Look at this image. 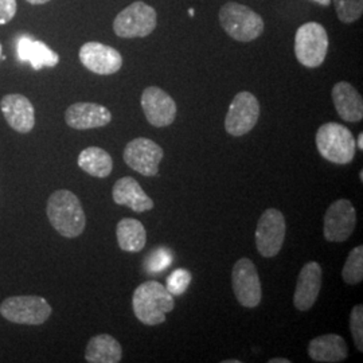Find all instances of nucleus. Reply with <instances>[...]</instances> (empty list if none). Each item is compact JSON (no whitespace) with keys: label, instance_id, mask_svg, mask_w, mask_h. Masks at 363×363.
I'll list each match as a JSON object with an SVG mask.
<instances>
[{"label":"nucleus","instance_id":"nucleus-1","mask_svg":"<svg viewBox=\"0 0 363 363\" xmlns=\"http://www.w3.org/2000/svg\"><path fill=\"white\" fill-rule=\"evenodd\" d=\"M48 218L52 228L65 238H76L84 233L86 216L77 195L69 190L54 191L48 201Z\"/></svg>","mask_w":363,"mask_h":363},{"label":"nucleus","instance_id":"nucleus-2","mask_svg":"<svg viewBox=\"0 0 363 363\" xmlns=\"http://www.w3.org/2000/svg\"><path fill=\"white\" fill-rule=\"evenodd\" d=\"M175 307L174 296L167 288L157 281H145L138 286L132 296L135 316L145 325H162L166 322V313Z\"/></svg>","mask_w":363,"mask_h":363},{"label":"nucleus","instance_id":"nucleus-3","mask_svg":"<svg viewBox=\"0 0 363 363\" xmlns=\"http://www.w3.org/2000/svg\"><path fill=\"white\" fill-rule=\"evenodd\" d=\"M315 140L319 154L334 164H349L355 156V138L339 123L323 124L316 132Z\"/></svg>","mask_w":363,"mask_h":363},{"label":"nucleus","instance_id":"nucleus-4","mask_svg":"<svg viewBox=\"0 0 363 363\" xmlns=\"http://www.w3.org/2000/svg\"><path fill=\"white\" fill-rule=\"evenodd\" d=\"M218 18L226 34L238 42L255 40L264 33V21L259 13L235 1L223 4Z\"/></svg>","mask_w":363,"mask_h":363},{"label":"nucleus","instance_id":"nucleus-5","mask_svg":"<svg viewBox=\"0 0 363 363\" xmlns=\"http://www.w3.org/2000/svg\"><path fill=\"white\" fill-rule=\"evenodd\" d=\"M52 312V306L46 298L34 295L11 296L0 304V315L15 325H43Z\"/></svg>","mask_w":363,"mask_h":363},{"label":"nucleus","instance_id":"nucleus-6","mask_svg":"<svg viewBox=\"0 0 363 363\" xmlns=\"http://www.w3.org/2000/svg\"><path fill=\"white\" fill-rule=\"evenodd\" d=\"M328 52V35L325 26L308 22L298 27L295 34V54L298 62L315 69L325 62Z\"/></svg>","mask_w":363,"mask_h":363},{"label":"nucleus","instance_id":"nucleus-7","mask_svg":"<svg viewBox=\"0 0 363 363\" xmlns=\"http://www.w3.org/2000/svg\"><path fill=\"white\" fill-rule=\"evenodd\" d=\"M157 23L155 9L144 1H135L118 13L113 30L120 38H144L154 33Z\"/></svg>","mask_w":363,"mask_h":363},{"label":"nucleus","instance_id":"nucleus-8","mask_svg":"<svg viewBox=\"0 0 363 363\" xmlns=\"http://www.w3.org/2000/svg\"><path fill=\"white\" fill-rule=\"evenodd\" d=\"M286 218L277 208H267L256 228V247L259 255L272 259L281 250L286 238Z\"/></svg>","mask_w":363,"mask_h":363},{"label":"nucleus","instance_id":"nucleus-9","mask_svg":"<svg viewBox=\"0 0 363 363\" xmlns=\"http://www.w3.org/2000/svg\"><path fill=\"white\" fill-rule=\"evenodd\" d=\"M259 103L250 91H240L229 106L225 130L232 136H242L253 130L259 121Z\"/></svg>","mask_w":363,"mask_h":363},{"label":"nucleus","instance_id":"nucleus-10","mask_svg":"<svg viewBox=\"0 0 363 363\" xmlns=\"http://www.w3.org/2000/svg\"><path fill=\"white\" fill-rule=\"evenodd\" d=\"M232 286L235 298L242 307L255 308L261 303V281L253 261L244 257L234 264Z\"/></svg>","mask_w":363,"mask_h":363},{"label":"nucleus","instance_id":"nucleus-11","mask_svg":"<svg viewBox=\"0 0 363 363\" xmlns=\"http://www.w3.org/2000/svg\"><path fill=\"white\" fill-rule=\"evenodd\" d=\"M163 156V148L147 138L133 139L125 145L123 154L125 164L144 177H154L159 172Z\"/></svg>","mask_w":363,"mask_h":363},{"label":"nucleus","instance_id":"nucleus-12","mask_svg":"<svg viewBox=\"0 0 363 363\" xmlns=\"http://www.w3.org/2000/svg\"><path fill=\"white\" fill-rule=\"evenodd\" d=\"M357 225V211L347 199H337L325 214V238L330 242H343L350 238Z\"/></svg>","mask_w":363,"mask_h":363},{"label":"nucleus","instance_id":"nucleus-13","mask_svg":"<svg viewBox=\"0 0 363 363\" xmlns=\"http://www.w3.org/2000/svg\"><path fill=\"white\" fill-rule=\"evenodd\" d=\"M78 57L82 65L99 76L115 74L123 66L121 54L112 46L100 42L84 43Z\"/></svg>","mask_w":363,"mask_h":363},{"label":"nucleus","instance_id":"nucleus-14","mask_svg":"<svg viewBox=\"0 0 363 363\" xmlns=\"http://www.w3.org/2000/svg\"><path fill=\"white\" fill-rule=\"evenodd\" d=\"M140 104L148 123L156 128L169 127L177 117V104L167 91L148 86L142 94Z\"/></svg>","mask_w":363,"mask_h":363},{"label":"nucleus","instance_id":"nucleus-15","mask_svg":"<svg viewBox=\"0 0 363 363\" xmlns=\"http://www.w3.org/2000/svg\"><path fill=\"white\" fill-rule=\"evenodd\" d=\"M323 269L319 262H307L298 273V283L294 294V306L298 311H308L316 303L322 288Z\"/></svg>","mask_w":363,"mask_h":363},{"label":"nucleus","instance_id":"nucleus-16","mask_svg":"<svg viewBox=\"0 0 363 363\" xmlns=\"http://www.w3.org/2000/svg\"><path fill=\"white\" fill-rule=\"evenodd\" d=\"M65 121L74 130H94L108 125L112 121V113L104 105L76 103L66 109Z\"/></svg>","mask_w":363,"mask_h":363},{"label":"nucleus","instance_id":"nucleus-17","mask_svg":"<svg viewBox=\"0 0 363 363\" xmlns=\"http://www.w3.org/2000/svg\"><path fill=\"white\" fill-rule=\"evenodd\" d=\"M7 124L19 133H28L35 125V111L31 101L22 94H7L0 101Z\"/></svg>","mask_w":363,"mask_h":363},{"label":"nucleus","instance_id":"nucleus-18","mask_svg":"<svg viewBox=\"0 0 363 363\" xmlns=\"http://www.w3.org/2000/svg\"><path fill=\"white\" fill-rule=\"evenodd\" d=\"M112 196L118 206H127L135 213H144L154 208V201L145 194L140 183L132 177L120 178L115 183Z\"/></svg>","mask_w":363,"mask_h":363},{"label":"nucleus","instance_id":"nucleus-19","mask_svg":"<svg viewBox=\"0 0 363 363\" xmlns=\"http://www.w3.org/2000/svg\"><path fill=\"white\" fill-rule=\"evenodd\" d=\"M18 60L28 62L34 70L42 67H54L60 62V55L52 50L46 43L37 40L30 35H21L16 42Z\"/></svg>","mask_w":363,"mask_h":363},{"label":"nucleus","instance_id":"nucleus-20","mask_svg":"<svg viewBox=\"0 0 363 363\" xmlns=\"http://www.w3.org/2000/svg\"><path fill=\"white\" fill-rule=\"evenodd\" d=\"M333 101L337 115L347 123H358L363 118V100L359 91L346 81L333 88Z\"/></svg>","mask_w":363,"mask_h":363},{"label":"nucleus","instance_id":"nucleus-21","mask_svg":"<svg viewBox=\"0 0 363 363\" xmlns=\"http://www.w3.org/2000/svg\"><path fill=\"white\" fill-rule=\"evenodd\" d=\"M308 355L315 362H343L349 357V350L343 337L325 334L312 339L308 345Z\"/></svg>","mask_w":363,"mask_h":363},{"label":"nucleus","instance_id":"nucleus-22","mask_svg":"<svg viewBox=\"0 0 363 363\" xmlns=\"http://www.w3.org/2000/svg\"><path fill=\"white\" fill-rule=\"evenodd\" d=\"M121 358V345L108 334L91 337L85 350V359L89 363H118Z\"/></svg>","mask_w":363,"mask_h":363},{"label":"nucleus","instance_id":"nucleus-23","mask_svg":"<svg viewBox=\"0 0 363 363\" xmlns=\"http://www.w3.org/2000/svg\"><path fill=\"white\" fill-rule=\"evenodd\" d=\"M117 244L121 250L138 253L147 242V232L143 223L135 218H123L117 223Z\"/></svg>","mask_w":363,"mask_h":363},{"label":"nucleus","instance_id":"nucleus-24","mask_svg":"<svg viewBox=\"0 0 363 363\" xmlns=\"http://www.w3.org/2000/svg\"><path fill=\"white\" fill-rule=\"evenodd\" d=\"M78 167L94 178H106L113 169L111 155L100 147H88L78 155Z\"/></svg>","mask_w":363,"mask_h":363},{"label":"nucleus","instance_id":"nucleus-25","mask_svg":"<svg viewBox=\"0 0 363 363\" xmlns=\"http://www.w3.org/2000/svg\"><path fill=\"white\" fill-rule=\"evenodd\" d=\"M342 277L345 283L355 286L363 280V247L358 245L354 247L345 262L342 269Z\"/></svg>","mask_w":363,"mask_h":363},{"label":"nucleus","instance_id":"nucleus-26","mask_svg":"<svg viewBox=\"0 0 363 363\" xmlns=\"http://www.w3.org/2000/svg\"><path fill=\"white\" fill-rule=\"evenodd\" d=\"M335 4L337 18L343 23H354L362 18L363 0H331Z\"/></svg>","mask_w":363,"mask_h":363},{"label":"nucleus","instance_id":"nucleus-27","mask_svg":"<svg viewBox=\"0 0 363 363\" xmlns=\"http://www.w3.org/2000/svg\"><path fill=\"white\" fill-rule=\"evenodd\" d=\"M174 259V255L167 247H157L147 259H145V269L148 273H160L169 268Z\"/></svg>","mask_w":363,"mask_h":363},{"label":"nucleus","instance_id":"nucleus-28","mask_svg":"<svg viewBox=\"0 0 363 363\" xmlns=\"http://www.w3.org/2000/svg\"><path fill=\"white\" fill-rule=\"evenodd\" d=\"M191 280H193V276L190 271L179 268V269H175L167 277L166 288L172 296H181L182 294H184L187 291Z\"/></svg>","mask_w":363,"mask_h":363},{"label":"nucleus","instance_id":"nucleus-29","mask_svg":"<svg viewBox=\"0 0 363 363\" xmlns=\"http://www.w3.org/2000/svg\"><path fill=\"white\" fill-rule=\"evenodd\" d=\"M350 330L355 347L358 351H363V306H355L350 313Z\"/></svg>","mask_w":363,"mask_h":363},{"label":"nucleus","instance_id":"nucleus-30","mask_svg":"<svg viewBox=\"0 0 363 363\" xmlns=\"http://www.w3.org/2000/svg\"><path fill=\"white\" fill-rule=\"evenodd\" d=\"M16 0H0V25L11 22L16 13Z\"/></svg>","mask_w":363,"mask_h":363},{"label":"nucleus","instance_id":"nucleus-31","mask_svg":"<svg viewBox=\"0 0 363 363\" xmlns=\"http://www.w3.org/2000/svg\"><path fill=\"white\" fill-rule=\"evenodd\" d=\"M355 145L358 147V150H363V133L361 132L359 135H358V140H355Z\"/></svg>","mask_w":363,"mask_h":363},{"label":"nucleus","instance_id":"nucleus-32","mask_svg":"<svg viewBox=\"0 0 363 363\" xmlns=\"http://www.w3.org/2000/svg\"><path fill=\"white\" fill-rule=\"evenodd\" d=\"M269 363H291L289 359H286V358H272V359H269L268 361Z\"/></svg>","mask_w":363,"mask_h":363},{"label":"nucleus","instance_id":"nucleus-33","mask_svg":"<svg viewBox=\"0 0 363 363\" xmlns=\"http://www.w3.org/2000/svg\"><path fill=\"white\" fill-rule=\"evenodd\" d=\"M312 1H315V3H318L320 6H325V7H328L331 4V0H312Z\"/></svg>","mask_w":363,"mask_h":363},{"label":"nucleus","instance_id":"nucleus-34","mask_svg":"<svg viewBox=\"0 0 363 363\" xmlns=\"http://www.w3.org/2000/svg\"><path fill=\"white\" fill-rule=\"evenodd\" d=\"M30 4H45V3H49L50 0H27Z\"/></svg>","mask_w":363,"mask_h":363},{"label":"nucleus","instance_id":"nucleus-35","mask_svg":"<svg viewBox=\"0 0 363 363\" xmlns=\"http://www.w3.org/2000/svg\"><path fill=\"white\" fill-rule=\"evenodd\" d=\"M223 363H241V361L240 359H234V361L230 359V361H223Z\"/></svg>","mask_w":363,"mask_h":363},{"label":"nucleus","instance_id":"nucleus-36","mask_svg":"<svg viewBox=\"0 0 363 363\" xmlns=\"http://www.w3.org/2000/svg\"><path fill=\"white\" fill-rule=\"evenodd\" d=\"M359 179H361V182L363 181V171H361V172H359Z\"/></svg>","mask_w":363,"mask_h":363},{"label":"nucleus","instance_id":"nucleus-37","mask_svg":"<svg viewBox=\"0 0 363 363\" xmlns=\"http://www.w3.org/2000/svg\"><path fill=\"white\" fill-rule=\"evenodd\" d=\"M189 13H190L191 16H193V15H194V10H193V9H190V10H189Z\"/></svg>","mask_w":363,"mask_h":363},{"label":"nucleus","instance_id":"nucleus-38","mask_svg":"<svg viewBox=\"0 0 363 363\" xmlns=\"http://www.w3.org/2000/svg\"><path fill=\"white\" fill-rule=\"evenodd\" d=\"M0 58H1V45H0Z\"/></svg>","mask_w":363,"mask_h":363}]
</instances>
